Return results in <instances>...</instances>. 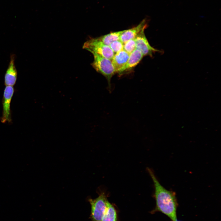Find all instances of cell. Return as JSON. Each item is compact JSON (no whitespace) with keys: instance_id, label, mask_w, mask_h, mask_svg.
Instances as JSON below:
<instances>
[{"instance_id":"cell-13","label":"cell","mask_w":221,"mask_h":221,"mask_svg":"<svg viewBox=\"0 0 221 221\" xmlns=\"http://www.w3.org/2000/svg\"><path fill=\"white\" fill-rule=\"evenodd\" d=\"M135 49V38L129 40L123 43V50L130 54Z\"/></svg>"},{"instance_id":"cell-9","label":"cell","mask_w":221,"mask_h":221,"mask_svg":"<svg viewBox=\"0 0 221 221\" xmlns=\"http://www.w3.org/2000/svg\"><path fill=\"white\" fill-rule=\"evenodd\" d=\"M130 54L122 50L114 54L112 60L115 73H118L126 65Z\"/></svg>"},{"instance_id":"cell-4","label":"cell","mask_w":221,"mask_h":221,"mask_svg":"<svg viewBox=\"0 0 221 221\" xmlns=\"http://www.w3.org/2000/svg\"><path fill=\"white\" fill-rule=\"evenodd\" d=\"M83 48L91 53L94 52L110 60H112L114 53L110 47L104 44L97 38H91L85 42Z\"/></svg>"},{"instance_id":"cell-10","label":"cell","mask_w":221,"mask_h":221,"mask_svg":"<svg viewBox=\"0 0 221 221\" xmlns=\"http://www.w3.org/2000/svg\"><path fill=\"white\" fill-rule=\"evenodd\" d=\"M143 56L141 51L136 48L130 54L129 58L126 65L118 74L120 75L123 72L132 69L139 63Z\"/></svg>"},{"instance_id":"cell-11","label":"cell","mask_w":221,"mask_h":221,"mask_svg":"<svg viewBox=\"0 0 221 221\" xmlns=\"http://www.w3.org/2000/svg\"><path fill=\"white\" fill-rule=\"evenodd\" d=\"M125 31V30L110 32L97 38L104 44L109 46L112 42L119 40L120 36Z\"/></svg>"},{"instance_id":"cell-7","label":"cell","mask_w":221,"mask_h":221,"mask_svg":"<svg viewBox=\"0 0 221 221\" xmlns=\"http://www.w3.org/2000/svg\"><path fill=\"white\" fill-rule=\"evenodd\" d=\"M17 72L14 63V56L12 55L8 68L4 77V83L6 86H14L17 78Z\"/></svg>"},{"instance_id":"cell-12","label":"cell","mask_w":221,"mask_h":221,"mask_svg":"<svg viewBox=\"0 0 221 221\" xmlns=\"http://www.w3.org/2000/svg\"><path fill=\"white\" fill-rule=\"evenodd\" d=\"M101 221H118L116 209L114 206L109 201L106 210Z\"/></svg>"},{"instance_id":"cell-5","label":"cell","mask_w":221,"mask_h":221,"mask_svg":"<svg viewBox=\"0 0 221 221\" xmlns=\"http://www.w3.org/2000/svg\"><path fill=\"white\" fill-rule=\"evenodd\" d=\"M14 91L13 86H6L4 89L2 100V115L0 118L2 123H10L12 121L10 103Z\"/></svg>"},{"instance_id":"cell-2","label":"cell","mask_w":221,"mask_h":221,"mask_svg":"<svg viewBox=\"0 0 221 221\" xmlns=\"http://www.w3.org/2000/svg\"><path fill=\"white\" fill-rule=\"evenodd\" d=\"M91 53L94 58L91 65L97 72L106 78L108 81L109 90L111 91V79L115 73L111 60L96 53Z\"/></svg>"},{"instance_id":"cell-8","label":"cell","mask_w":221,"mask_h":221,"mask_svg":"<svg viewBox=\"0 0 221 221\" xmlns=\"http://www.w3.org/2000/svg\"><path fill=\"white\" fill-rule=\"evenodd\" d=\"M147 26L146 20H143L137 26L125 30L120 36L119 40L124 43L129 40L134 39L143 29H145Z\"/></svg>"},{"instance_id":"cell-14","label":"cell","mask_w":221,"mask_h":221,"mask_svg":"<svg viewBox=\"0 0 221 221\" xmlns=\"http://www.w3.org/2000/svg\"><path fill=\"white\" fill-rule=\"evenodd\" d=\"M109 46L114 53L118 52L123 50V43L119 40L111 43Z\"/></svg>"},{"instance_id":"cell-3","label":"cell","mask_w":221,"mask_h":221,"mask_svg":"<svg viewBox=\"0 0 221 221\" xmlns=\"http://www.w3.org/2000/svg\"><path fill=\"white\" fill-rule=\"evenodd\" d=\"M91 206L90 217L92 221H101L106 210L108 202L104 192L95 199H88Z\"/></svg>"},{"instance_id":"cell-6","label":"cell","mask_w":221,"mask_h":221,"mask_svg":"<svg viewBox=\"0 0 221 221\" xmlns=\"http://www.w3.org/2000/svg\"><path fill=\"white\" fill-rule=\"evenodd\" d=\"M145 29H144L135 38L136 48L140 50L143 56H149L151 57L155 52H159L150 45L144 33Z\"/></svg>"},{"instance_id":"cell-1","label":"cell","mask_w":221,"mask_h":221,"mask_svg":"<svg viewBox=\"0 0 221 221\" xmlns=\"http://www.w3.org/2000/svg\"><path fill=\"white\" fill-rule=\"evenodd\" d=\"M147 171L153 183L156 201L155 210L161 212L173 221H177V203L174 192L165 188L159 182L153 172L149 168Z\"/></svg>"}]
</instances>
